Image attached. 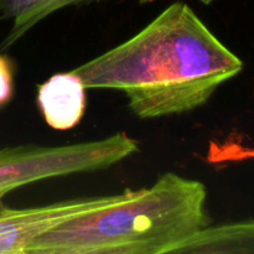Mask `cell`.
<instances>
[{"label":"cell","mask_w":254,"mask_h":254,"mask_svg":"<svg viewBox=\"0 0 254 254\" xmlns=\"http://www.w3.org/2000/svg\"><path fill=\"white\" fill-rule=\"evenodd\" d=\"M243 62L190 5H169L123 44L72 71L86 89H119L140 119L178 116L205 106Z\"/></svg>","instance_id":"cell-1"},{"label":"cell","mask_w":254,"mask_h":254,"mask_svg":"<svg viewBox=\"0 0 254 254\" xmlns=\"http://www.w3.org/2000/svg\"><path fill=\"white\" fill-rule=\"evenodd\" d=\"M206 200L201 181L165 173L151 188L56 226L26 254H170L211 223Z\"/></svg>","instance_id":"cell-2"},{"label":"cell","mask_w":254,"mask_h":254,"mask_svg":"<svg viewBox=\"0 0 254 254\" xmlns=\"http://www.w3.org/2000/svg\"><path fill=\"white\" fill-rule=\"evenodd\" d=\"M129 191L19 210L6 207L0 197V254H26L27 248L41 235L72 218L114 205L127 197Z\"/></svg>","instance_id":"cell-3"},{"label":"cell","mask_w":254,"mask_h":254,"mask_svg":"<svg viewBox=\"0 0 254 254\" xmlns=\"http://www.w3.org/2000/svg\"><path fill=\"white\" fill-rule=\"evenodd\" d=\"M37 104L47 126L68 130L81 122L86 111V87L73 71L55 73L39 86Z\"/></svg>","instance_id":"cell-4"},{"label":"cell","mask_w":254,"mask_h":254,"mask_svg":"<svg viewBox=\"0 0 254 254\" xmlns=\"http://www.w3.org/2000/svg\"><path fill=\"white\" fill-rule=\"evenodd\" d=\"M170 254H254V221L208 225L179 243Z\"/></svg>","instance_id":"cell-5"},{"label":"cell","mask_w":254,"mask_h":254,"mask_svg":"<svg viewBox=\"0 0 254 254\" xmlns=\"http://www.w3.org/2000/svg\"><path fill=\"white\" fill-rule=\"evenodd\" d=\"M40 0H0V14L4 19L12 20L9 32L0 44V50L10 49L24 36V25Z\"/></svg>","instance_id":"cell-6"},{"label":"cell","mask_w":254,"mask_h":254,"mask_svg":"<svg viewBox=\"0 0 254 254\" xmlns=\"http://www.w3.org/2000/svg\"><path fill=\"white\" fill-rule=\"evenodd\" d=\"M99 1H103V0H40L37 6L35 7V10L31 12V15L26 20V22H25L24 35L29 30H31L35 25L39 24L40 21L49 17L55 11H59V10L64 9V7L78 6V5L92 4V2Z\"/></svg>","instance_id":"cell-7"},{"label":"cell","mask_w":254,"mask_h":254,"mask_svg":"<svg viewBox=\"0 0 254 254\" xmlns=\"http://www.w3.org/2000/svg\"><path fill=\"white\" fill-rule=\"evenodd\" d=\"M14 92V72L11 61L0 54V107L10 101Z\"/></svg>","instance_id":"cell-8"},{"label":"cell","mask_w":254,"mask_h":254,"mask_svg":"<svg viewBox=\"0 0 254 254\" xmlns=\"http://www.w3.org/2000/svg\"><path fill=\"white\" fill-rule=\"evenodd\" d=\"M155 1V0H139V2L140 4H150V2Z\"/></svg>","instance_id":"cell-9"},{"label":"cell","mask_w":254,"mask_h":254,"mask_svg":"<svg viewBox=\"0 0 254 254\" xmlns=\"http://www.w3.org/2000/svg\"><path fill=\"white\" fill-rule=\"evenodd\" d=\"M200 1L202 2V4H205V5H210L211 2L215 1V0H200Z\"/></svg>","instance_id":"cell-10"}]
</instances>
